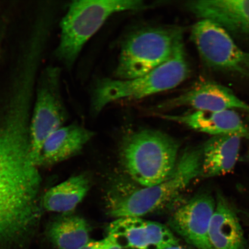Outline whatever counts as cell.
<instances>
[{"label": "cell", "mask_w": 249, "mask_h": 249, "mask_svg": "<svg viewBox=\"0 0 249 249\" xmlns=\"http://www.w3.org/2000/svg\"><path fill=\"white\" fill-rule=\"evenodd\" d=\"M34 97L12 90L0 114V243L19 242L39 221L42 178L31 157L30 121Z\"/></svg>", "instance_id": "cell-1"}, {"label": "cell", "mask_w": 249, "mask_h": 249, "mask_svg": "<svg viewBox=\"0 0 249 249\" xmlns=\"http://www.w3.org/2000/svg\"><path fill=\"white\" fill-rule=\"evenodd\" d=\"M184 43L180 39L169 60L155 70L134 79L104 78L93 89L91 107L98 114L108 104L121 100H139L179 86L190 74Z\"/></svg>", "instance_id": "cell-2"}, {"label": "cell", "mask_w": 249, "mask_h": 249, "mask_svg": "<svg viewBox=\"0 0 249 249\" xmlns=\"http://www.w3.org/2000/svg\"><path fill=\"white\" fill-rule=\"evenodd\" d=\"M145 7L140 0H85L74 1L60 24V39L55 56L71 68L88 40L101 29L111 16Z\"/></svg>", "instance_id": "cell-3"}, {"label": "cell", "mask_w": 249, "mask_h": 249, "mask_svg": "<svg viewBox=\"0 0 249 249\" xmlns=\"http://www.w3.org/2000/svg\"><path fill=\"white\" fill-rule=\"evenodd\" d=\"M178 143L158 130L143 129L124 140L122 159L125 169L139 184L150 187L166 179L177 162Z\"/></svg>", "instance_id": "cell-4"}, {"label": "cell", "mask_w": 249, "mask_h": 249, "mask_svg": "<svg viewBox=\"0 0 249 249\" xmlns=\"http://www.w3.org/2000/svg\"><path fill=\"white\" fill-rule=\"evenodd\" d=\"M201 149H186L170 175L158 184L138 190L117 201L110 212L116 218L142 217L166 206L200 175Z\"/></svg>", "instance_id": "cell-5"}, {"label": "cell", "mask_w": 249, "mask_h": 249, "mask_svg": "<svg viewBox=\"0 0 249 249\" xmlns=\"http://www.w3.org/2000/svg\"><path fill=\"white\" fill-rule=\"evenodd\" d=\"M182 38V31L176 28L151 27L136 31L124 43L115 76L127 80L150 72L172 57Z\"/></svg>", "instance_id": "cell-6"}, {"label": "cell", "mask_w": 249, "mask_h": 249, "mask_svg": "<svg viewBox=\"0 0 249 249\" xmlns=\"http://www.w3.org/2000/svg\"><path fill=\"white\" fill-rule=\"evenodd\" d=\"M36 86L30 133L31 157L38 166L40 153L46 140L63 126L67 115L60 93V69L55 67L46 68Z\"/></svg>", "instance_id": "cell-7"}, {"label": "cell", "mask_w": 249, "mask_h": 249, "mask_svg": "<svg viewBox=\"0 0 249 249\" xmlns=\"http://www.w3.org/2000/svg\"><path fill=\"white\" fill-rule=\"evenodd\" d=\"M191 37L207 68L249 80V52L222 27L210 20H199L192 27Z\"/></svg>", "instance_id": "cell-8"}, {"label": "cell", "mask_w": 249, "mask_h": 249, "mask_svg": "<svg viewBox=\"0 0 249 249\" xmlns=\"http://www.w3.org/2000/svg\"><path fill=\"white\" fill-rule=\"evenodd\" d=\"M107 232L124 249H162L179 244L167 227L141 217L117 218Z\"/></svg>", "instance_id": "cell-9"}, {"label": "cell", "mask_w": 249, "mask_h": 249, "mask_svg": "<svg viewBox=\"0 0 249 249\" xmlns=\"http://www.w3.org/2000/svg\"><path fill=\"white\" fill-rule=\"evenodd\" d=\"M185 6L200 20L213 21L249 44V0H193Z\"/></svg>", "instance_id": "cell-10"}, {"label": "cell", "mask_w": 249, "mask_h": 249, "mask_svg": "<svg viewBox=\"0 0 249 249\" xmlns=\"http://www.w3.org/2000/svg\"><path fill=\"white\" fill-rule=\"evenodd\" d=\"M215 206L216 201L210 194L196 196L173 213L170 226L196 248L210 249L208 231Z\"/></svg>", "instance_id": "cell-11"}, {"label": "cell", "mask_w": 249, "mask_h": 249, "mask_svg": "<svg viewBox=\"0 0 249 249\" xmlns=\"http://www.w3.org/2000/svg\"><path fill=\"white\" fill-rule=\"evenodd\" d=\"M188 107L195 111L240 110L249 113V105L231 89L217 83L202 82L158 106L160 109Z\"/></svg>", "instance_id": "cell-12"}, {"label": "cell", "mask_w": 249, "mask_h": 249, "mask_svg": "<svg viewBox=\"0 0 249 249\" xmlns=\"http://www.w3.org/2000/svg\"><path fill=\"white\" fill-rule=\"evenodd\" d=\"M158 115L164 119L213 136L235 135L249 140V127L235 110L195 111L182 115Z\"/></svg>", "instance_id": "cell-13"}, {"label": "cell", "mask_w": 249, "mask_h": 249, "mask_svg": "<svg viewBox=\"0 0 249 249\" xmlns=\"http://www.w3.org/2000/svg\"><path fill=\"white\" fill-rule=\"evenodd\" d=\"M94 133L79 124L62 126L43 145L38 166H51L73 157L82 150Z\"/></svg>", "instance_id": "cell-14"}, {"label": "cell", "mask_w": 249, "mask_h": 249, "mask_svg": "<svg viewBox=\"0 0 249 249\" xmlns=\"http://www.w3.org/2000/svg\"><path fill=\"white\" fill-rule=\"evenodd\" d=\"M242 138L235 135L213 136L201 149L200 176L211 178L225 175L237 161Z\"/></svg>", "instance_id": "cell-15"}, {"label": "cell", "mask_w": 249, "mask_h": 249, "mask_svg": "<svg viewBox=\"0 0 249 249\" xmlns=\"http://www.w3.org/2000/svg\"><path fill=\"white\" fill-rule=\"evenodd\" d=\"M210 249H244V232L237 216L222 195L217 194L208 231Z\"/></svg>", "instance_id": "cell-16"}, {"label": "cell", "mask_w": 249, "mask_h": 249, "mask_svg": "<svg viewBox=\"0 0 249 249\" xmlns=\"http://www.w3.org/2000/svg\"><path fill=\"white\" fill-rule=\"evenodd\" d=\"M89 189L87 177H71L50 189L43 196L42 207L46 211L67 214L76 209Z\"/></svg>", "instance_id": "cell-17"}, {"label": "cell", "mask_w": 249, "mask_h": 249, "mask_svg": "<svg viewBox=\"0 0 249 249\" xmlns=\"http://www.w3.org/2000/svg\"><path fill=\"white\" fill-rule=\"evenodd\" d=\"M89 224L83 217L64 214L52 221L47 235L57 249H79L90 241Z\"/></svg>", "instance_id": "cell-18"}, {"label": "cell", "mask_w": 249, "mask_h": 249, "mask_svg": "<svg viewBox=\"0 0 249 249\" xmlns=\"http://www.w3.org/2000/svg\"><path fill=\"white\" fill-rule=\"evenodd\" d=\"M105 238L99 241H90L79 249H103L105 245Z\"/></svg>", "instance_id": "cell-19"}, {"label": "cell", "mask_w": 249, "mask_h": 249, "mask_svg": "<svg viewBox=\"0 0 249 249\" xmlns=\"http://www.w3.org/2000/svg\"><path fill=\"white\" fill-rule=\"evenodd\" d=\"M105 239V245L103 249H124L110 236L107 235Z\"/></svg>", "instance_id": "cell-20"}, {"label": "cell", "mask_w": 249, "mask_h": 249, "mask_svg": "<svg viewBox=\"0 0 249 249\" xmlns=\"http://www.w3.org/2000/svg\"><path fill=\"white\" fill-rule=\"evenodd\" d=\"M162 249H185L181 247V246L179 245V244H176L169 246V247L164 248Z\"/></svg>", "instance_id": "cell-21"}, {"label": "cell", "mask_w": 249, "mask_h": 249, "mask_svg": "<svg viewBox=\"0 0 249 249\" xmlns=\"http://www.w3.org/2000/svg\"><path fill=\"white\" fill-rule=\"evenodd\" d=\"M248 158L249 160V152H248Z\"/></svg>", "instance_id": "cell-22"}, {"label": "cell", "mask_w": 249, "mask_h": 249, "mask_svg": "<svg viewBox=\"0 0 249 249\" xmlns=\"http://www.w3.org/2000/svg\"><path fill=\"white\" fill-rule=\"evenodd\" d=\"M248 217H249V213L248 214Z\"/></svg>", "instance_id": "cell-23"}]
</instances>
